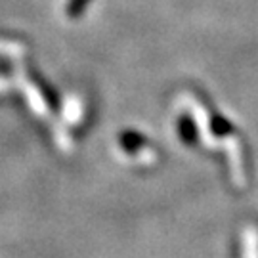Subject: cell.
Listing matches in <instances>:
<instances>
[{
  "label": "cell",
  "mask_w": 258,
  "mask_h": 258,
  "mask_svg": "<svg viewBox=\"0 0 258 258\" xmlns=\"http://www.w3.org/2000/svg\"><path fill=\"white\" fill-rule=\"evenodd\" d=\"M88 2H90V0H69V2H67V10H65L67 16L71 19H77L84 10H86Z\"/></svg>",
  "instance_id": "6da1fadb"
}]
</instances>
